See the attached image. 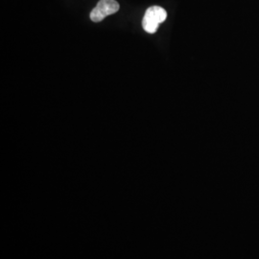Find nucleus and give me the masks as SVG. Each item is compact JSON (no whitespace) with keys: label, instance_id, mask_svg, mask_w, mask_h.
<instances>
[{"label":"nucleus","instance_id":"nucleus-1","mask_svg":"<svg viewBox=\"0 0 259 259\" xmlns=\"http://www.w3.org/2000/svg\"><path fill=\"white\" fill-rule=\"evenodd\" d=\"M167 19V12L160 6H152L145 12L142 19V27L149 34H155L160 23Z\"/></svg>","mask_w":259,"mask_h":259},{"label":"nucleus","instance_id":"nucleus-2","mask_svg":"<svg viewBox=\"0 0 259 259\" xmlns=\"http://www.w3.org/2000/svg\"><path fill=\"white\" fill-rule=\"evenodd\" d=\"M120 9V5L115 0H100L96 7L91 13V19L93 22H100L108 16L117 13Z\"/></svg>","mask_w":259,"mask_h":259}]
</instances>
